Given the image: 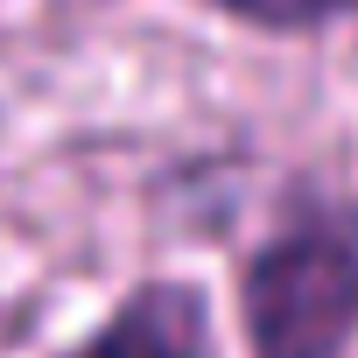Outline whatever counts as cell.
<instances>
[{
    "label": "cell",
    "mask_w": 358,
    "mask_h": 358,
    "mask_svg": "<svg viewBox=\"0 0 358 358\" xmlns=\"http://www.w3.org/2000/svg\"><path fill=\"white\" fill-rule=\"evenodd\" d=\"M197 8L253 36H330L358 22V0H197Z\"/></svg>",
    "instance_id": "cell-3"
},
{
    "label": "cell",
    "mask_w": 358,
    "mask_h": 358,
    "mask_svg": "<svg viewBox=\"0 0 358 358\" xmlns=\"http://www.w3.org/2000/svg\"><path fill=\"white\" fill-rule=\"evenodd\" d=\"M50 358H218L211 295L190 274H155L134 281L85 337H71Z\"/></svg>",
    "instance_id": "cell-2"
},
{
    "label": "cell",
    "mask_w": 358,
    "mask_h": 358,
    "mask_svg": "<svg viewBox=\"0 0 358 358\" xmlns=\"http://www.w3.org/2000/svg\"><path fill=\"white\" fill-rule=\"evenodd\" d=\"M246 358H351L358 344V211L302 204L239 260Z\"/></svg>",
    "instance_id": "cell-1"
}]
</instances>
